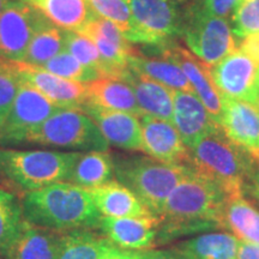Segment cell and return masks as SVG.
Returning <instances> with one entry per match:
<instances>
[{"label":"cell","instance_id":"5bb4252c","mask_svg":"<svg viewBox=\"0 0 259 259\" xmlns=\"http://www.w3.org/2000/svg\"><path fill=\"white\" fill-rule=\"evenodd\" d=\"M139 120L145 154L166 163L189 166L190 149L184 143L173 122L148 115L141 116Z\"/></svg>","mask_w":259,"mask_h":259},{"label":"cell","instance_id":"603a6c76","mask_svg":"<svg viewBox=\"0 0 259 259\" xmlns=\"http://www.w3.org/2000/svg\"><path fill=\"white\" fill-rule=\"evenodd\" d=\"M128 69L143 74L148 78L156 80L162 85L178 92L193 93L186 74L179 65L164 57L147 56L137 48V52L128 58Z\"/></svg>","mask_w":259,"mask_h":259},{"label":"cell","instance_id":"30bf717a","mask_svg":"<svg viewBox=\"0 0 259 259\" xmlns=\"http://www.w3.org/2000/svg\"><path fill=\"white\" fill-rule=\"evenodd\" d=\"M58 109L59 107L40 92L22 83L11 108L0 122V144L25 143L28 135Z\"/></svg>","mask_w":259,"mask_h":259},{"label":"cell","instance_id":"f35d334b","mask_svg":"<svg viewBox=\"0 0 259 259\" xmlns=\"http://www.w3.org/2000/svg\"><path fill=\"white\" fill-rule=\"evenodd\" d=\"M142 259H181L174 250H148L141 252Z\"/></svg>","mask_w":259,"mask_h":259},{"label":"cell","instance_id":"ab89813d","mask_svg":"<svg viewBox=\"0 0 259 259\" xmlns=\"http://www.w3.org/2000/svg\"><path fill=\"white\" fill-rule=\"evenodd\" d=\"M102 259H142V257L141 252L121 250L114 246Z\"/></svg>","mask_w":259,"mask_h":259},{"label":"cell","instance_id":"44dd1931","mask_svg":"<svg viewBox=\"0 0 259 259\" xmlns=\"http://www.w3.org/2000/svg\"><path fill=\"white\" fill-rule=\"evenodd\" d=\"M88 192L97 210L105 218H141L151 215L136 194L119 181L113 180L105 185L88 189Z\"/></svg>","mask_w":259,"mask_h":259},{"label":"cell","instance_id":"3957f363","mask_svg":"<svg viewBox=\"0 0 259 259\" xmlns=\"http://www.w3.org/2000/svg\"><path fill=\"white\" fill-rule=\"evenodd\" d=\"M189 166L228 197L246 192L259 170V160L233 143L219 126L190 148Z\"/></svg>","mask_w":259,"mask_h":259},{"label":"cell","instance_id":"5b68a950","mask_svg":"<svg viewBox=\"0 0 259 259\" xmlns=\"http://www.w3.org/2000/svg\"><path fill=\"white\" fill-rule=\"evenodd\" d=\"M113 163L116 180L158 219L171 191L193 171L190 166L166 163L150 156L119 157Z\"/></svg>","mask_w":259,"mask_h":259},{"label":"cell","instance_id":"1f68e13d","mask_svg":"<svg viewBox=\"0 0 259 259\" xmlns=\"http://www.w3.org/2000/svg\"><path fill=\"white\" fill-rule=\"evenodd\" d=\"M42 69L64 79L79 83H89L95 79L102 78L101 74L96 70L84 66L67 51L60 52L58 56L52 58L50 61H47L42 66Z\"/></svg>","mask_w":259,"mask_h":259},{"label":"cell","instance_id":"484cf974","mask_svg":"<svg viewBox=\"0 0 259 259\" xmlns=\"http://www.w3.org/2000/svg\"><path fill=\"white\" fill-rule=\"evenodd\" d=\"M56 27L78 31L95 15L88 0H24Z\"/></svg>","mask_w":259,"mask_h":259},{"label":"cell","instance_id":"7c38bea8","mask_svg":"<svg viewBox=\"0 0 259 259\" xmlns=\"http://www.w3.org/2000/svg\"><path fill=\"white\" fill-rule=\"evenodd\" d=\"M259 65L240 50H235L211 67L212 78L222 97L240 100L259 107Z\"/></svg>","mask_w":259,"mask_h":259},{"label":"cell","instance_id":"ffe728a7","mask_svg":"<svg viewBox=\"0 0 259 259\" xmlns=\"http://www.w3.org/2000/svg\"><path fill=\"white\" fill-rule=\"evenodd\" d=\"M120 79L127 83L134 90L143 115L153 116L161 120H173L174 90L131 69L126 70Z\"/></svg>","mask_w":259,"mask_h":259},{"label":"cell","instance_id":"d6a6232c","mask_svg":"<svg viewBox=\"0 0 259 259\" xmlns=\"http://www.w3.org/2000/svg\"><path fill=\"white\" fill-rule=\"evenodd\" d=\"M96 15L112 22L128 40L134 23L131 10L126 0H88Z\"/></svg>","mask_w":259,"mask_h":259},{"label":"cell","instance_id":"ee69618b","mask_svg":"<svg viewBox=\"0 0 259 259\" xmlns=\"http://www.w3.org/2000/svg\"><path fill=\"white\" fill-rule=\"evenodd\" d=\"M0 259H5L4 257H3V254H0Z\"/></svg>","mask_w":259,"mask_h":259},{"label":"cell","instance_id":"7bdbcfd3","mask_svg":"<svg viewBox=\"0 0 259 259\" xmlns=\"http://www.w3.org/2000/svg\"><path fill=\"white\" fill-rule=\"evenodd\" d=\"M257 89H258V99H259V70H258V82H257Z\"/></svg>","mask_w":259,"mask_h":259},{"label":"cell","instance_id":"277c9868","mask_svg":"<svg viewBox=\"0 0 259 259\" xmlns=\"http://www.w3.org/2000/svg\"><path fill=\"white\" fill-rule=\"evenodd\" d=\"M78 151L0 149V181L22 194L57 183H67Z\"/></svg>","mask_w":259,"mask_h":259},{"label":"cell","instance_id":"8992f818","mask_svg":"<svg viewBox=\"0 0 259 259\" xmlns=\"http://www.w3.org/2000/svg\"><path fill=\"white\" fill-rule=\"evenodd\" d=\"M25 143L72 149L76 151H108L109 144L89 115L74 108H60L28 135Z\"/></svg>","mask_w":259,"mask_h":259},{"label":"cell","instance_id":"2e32d148","mask_svg":"<svg viewBox=\"0 0 259 259\" xmlns=\"http://www.w3.org/2000/svg\"><path fill=\"white\" fill-rule=\"evenodd\" d=\"M220 126L233 143L259 160V107L222 97Z\"/></svg>","mask_w":259,"mask_h":259},{"label":"cell","instance_id":"4dcf8cb0","mask_svg":"<svg viewBox=\"0 0 259 259\" xmlns=\"http://www.w3.org/2000/svg\"><path fill=\"white\" fill-rule=\"evenodd\" d=\"M65 51L76 58L84 66L92 67L101 74V77H108V69L102 60L100 52L95 44L84 35L77 31L64 30Z\"/></svg>","mask_w":259,"mask_h":259},{"label":"cell","instance_id":"7402d4cb","mask_svg":"<svg viewBox=\"0 0 259 259\" xmlns=\"http://www.w3.org/2000/svg\"><path fill=\"white\" fill-rule=\"evenodd\" d=\"M84 105L131 113L139 118L143 116L131 87L124 80L112 77H102L87 83V99Z\"/></svg>","mask_w":259,"mask_h":259},{"label":"cell","instance_id":"b9f144b4","mask_svg":"<svg viewBox=\"0 0 259 259\" xmlns=\"http://www.w3.org/2000/svg\"><path fill=\"white\" fill-rule=\"evenodd\" d=\"M10 2H11V0H0V14H2V11L5 9V6L8 5Z\"/></svg>","mask_w":259,"mask_h":259},{"label":"cell","instance_id":"60d3db41","mask_svg":"<svg viewBox=\"0 0 259 259\" xmlns=\"http://www.w3.org/2000/svg\"><path fill=\"white\" fill-rule=\"evenodd\" d=\"M246 191H248V193H251L259 203V170L254 174V177L252 178L251 183L248 184Z\"/></svg>","mask_w":259,"mask_h":259},{"label":"cell","instance_id":"ba28073f","mask_svg":"<svg viewBox=\"0 0 259 259\" xmlns=\"http://www.w3.org/2000/svg\"><path fill=\"white\" fill-rule=\"evenodd\" d=\"M131 10L128 41L149 47H164L180 37L181 0H126Z\"/></svg>","mask_w":259,"mask_h":259},{"label":"cell","instance_id":"d4e9b609","mask_svg":"<svg viewBox=\"0 0 259 259\" xmlns=\"http://www.w3.org/2000/svg\"><path fill=\"white\" fill-rule=\"evenodd\" d=\"M239 239L226 232L205 233L180 242L174 251L181 259H236Z\"/></svg>","mask_w":259,"mask_h":259},{"label":"cell","instance_id":"e575fe53","mask_svg":"<svg viewBox=\"0 0 259 259\" xmlns=\"http://www.w3.org/2000/svg\"><path fill=\"white\" fill-rule=\"evenodd\" d=\"M22 80L10 61L0 59V122L11 108Z\"/></svg>","mask_w":259,"mask_h":259},{"label":"cell","instance_id":"f6af8a7d","mask_svg":"<svg viewBox=\"0 0 259 259\" xmlns=\"http://www.w3.org/2000/svg\"><path fill=\"white\" fill-rule=\"evenodd\" d=\"M242 2H244V0H242Z\"/></svg>","mask_w":259,"mask_h":259},{"label":"cell","instance_id":"8d00e7d4","mask_svg":"<svg viewBox=\"0 0 259 259\" xmlns=\"http://www.w3.org/2000/svg\"><path fill=\"white\" fill-rule=\"evenodd\" d=\"M240 51L259 65V34L246 36L240 42Z\"/></svg>","mask_w":259,"mask_h":259},{"label":"cell","instance_id":"cb8c5ba5","mask_svg":"<svg viewBox=\"0 0 259 259\" xmlns=\"http://www.w3.org/2000/svg\"><path fill=\"white\" fill-rule=\"evenodd\" d=\"M220 226L229 229L239 240L259 245V209L244 194L227 197Z\"/></svg>","mask_w":259,"mask_h":259},{"label":"cell","instance_id":"d6986e66","mask_svg":"<svg viewBox=\"0 0 259 259\" xmlns=\"http://www.w3.org/2000/svg\"><path fill=\"white\" fill-rule=\"evenodd\" d=\"M173 125L183 138L187 148L213 128L219 127L208 109L194 93L178 92L173 94Z\"/></svg>","mask_w":259,"mask_h":259},{"label":"cell","instance_id":"7a4b0ae2","mask_svg":"<svg viewBox=\"0 0 259 259\" xmlns=\"http://www.w3.org/2000/svg\"><path fill=\"white\" fill-rule=\"evenodd\" d=\"M25 221L58 232L99 228L102 215L88 190L71 183H57L22 196Z\"/></svg>","mask_w":259,"mask_h":259},{"label":"cell","instance_id":"f1b7e54d","mask_svg":"<svg viewBox=\"0 0 259 259\" xmlns=\"http://www.w3.org/2000/svg\"><path fill=\"white\" fill-rule=\"evenodd\" d=\"M63 51H65L64 29L50 23L36 31L31 38L23 61L42 67Z\"/></svg>","mask_w":259,"mask_h":259},{"label":"cell","instance_id":"83f0119b","mask_svg":"<svg viewBox=\"0 0 259 259\" xmlns=\"http://www.w3.org/2000/svg\"><path fill=\"white\" fill-rule=\"evenodd\" d=\"M114 245L92 229L64 232L58 259H102Z\"/></svg>","mask_w":259,"mask_h":259},{"label":"cell","instance_id":"d590c367","mask_svg":"<svg viewBox=\"0 0 259 259\" xmlns=\"http://www.w3.org/2000/svg\"><path fill=\"white\" fill-rule=\"evenodd\" d=\"M206 14L229 21L242 0H187Z\"/></svg>","mask_w":259,"mask_h":259},{"label":"cell","instance_id":"e0dca14e","mask_svg":"<svg viewBox=\"0 0 259 259\" xmlns=\"http://www.w3.org/2000/svg\"><path fill=\"white\" fill-rule=\"evenodd\" d=\"M80 111L93 119L108 144L122 150L143 151L139 116L90 105H83Z\"/></svg>","mask_w":259,"mask_h":259},{"label":"cell","instance_id":"8fae6325","mask_svg":"<svg viewBox=\"0 0 259 259\" xmlns=\"http://www.w3.org/2000/svg\"><path fill=\"white\" fill-rule=\"evenodd\" d=\"M160 57L174 61L186 74L193 93L208 109L213 121L220 125L222 114L223 99L212 78L211 66L186 50L178 41L164 47H154Z\"/></svg>","mask_w":259,"mask_h":259},{"label":"cell","instance_id":"74e56055","mask_svg":"<svg viewBox=\"0 0 259 259\" xmlns=\"http://www.w3.org/2000/svg\"><path fill=\"white\" fill-rule=\"evenodd\" d=\"M236 259H259V245L240 240L238 245Z\"/></svg>","mask_w":259,"mask_h":259},{"label":"cell","instance_id":"6da1fadb","mask_svg":"<svg viewBox=\"0 0 259 259\" xmlns=\"http://www.w3.org/2000/svg\"><path fill=\"white\" fill-rule=\"evenodd\" d=\"M226 199L216 184L193 170L168 196L156 242L163 244L186 233L220 226Z\"/></svg>","mask_w":259,"mask_h":259},{"label":"cell","instance_id":"836d02e7","mask_svg":"<svg viewBox=\"0 0 259 259\" xmlns=\"http://www.w3.org/2000/svg\"><path fill=\"white\" fill-rule=\"evenodd\" d=\"M233 34L244 38L259 34V0H244L232 17Z\"/></svg>","mask_w":259,"mask_h":259},{"label":"cell","instance_id":"9c48e42d","mask_svg":"<svg viewBox=\"0 0 259 259\" xmlns=\"http://www.w3.org/2000/svg\"><path fill=\"white\" fill-rule=\"evenodd\" d=\"M52 22L24 0H11L0 14V59L23 61L36 31Z\"/></svg>","mask_w":259,"mask_h":259},{"label":"cell","instance_id":"52a82bcc","mask_svg":"<svg viewBox=\"0 0 259 259\" xmlns=\"http://www.w3.org/2000/svg\"><path fill=\"white\" fill-rule=\"evenodd\" d=\"M180 38L211 67L236 50L229 21L206 14L187 0L183 4Z\"/></svg>","mask_w":259,"mask_h":259},{"label":"cell","instance_id":"9a60e30c","mask_svg":"<svg viewBox=\"0 0 259 259\" xmlns=\"http://www.w3.org/2000/svg\"><path fill=\"white\" fill-rule=\"evenodd\" d=\"M160 219L155 216L141 218H105L99 228L116 247L127 251L151 250L157 240Z\"/></svg>","mask_w":259,"mask_h":259},{"label":"cell","instance_id":"ac0fdd59","mask_svg":"<svg viewBox=\"0 0 259 259\" xmlns=\"http://www.w3.org/2000/svg\"><path fill=\"white\" fill-rule=\"evenodd\" d=\"M63 234L24 220L18 234L0 254L5 259H58Z\"/></svg>","mask_w":259,"mask_h":259},{"label":"cell","instance_id":"f546056e","mask_svg":"<svg viewBox=\"0 0 259 259\" xmlns=\"http://www.w3.org/2000/svg\"><path fill=\"white\" fill-rule=\"evenodd\" d=\"M23 221L22 200L15 192L0 186V253L16 238Z\"/></svg>","mask_w":259,"mask_h":259},{"label":"cell","instance_id":"4316f807","mask_svg":"<svg viewBox=\"0 0 259 259\" xmlns=\"http://www.w3.org/2000/svg\"><path fill=\"white\" fill-rule=\"evenodd\" d=\"M114 163L108 151L79 153L67 183L83 189H93L114 180Z\"/></svg>","mask_w":259,"mask_h":259},{"label":"cell","instance_id":"4fadbf2b","mask_svg":"<svg viewBox=\"0 0 259 259\" xmlns=\"http://www.w3.org/2000/svg\"><path fill=\"white\" fill-rule=\"evenodd\" d=\"M22 83L40 92L59 108L80 109L87 99V83L64 79L40 66L10 61Z\"/></svg>","mask_w":259,"mask_h":259}]
</instances>
